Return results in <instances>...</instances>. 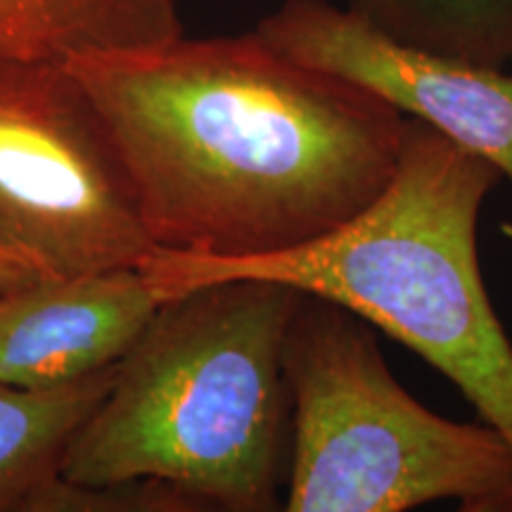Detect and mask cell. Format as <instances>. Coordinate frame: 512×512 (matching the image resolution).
<instances>
[{
    "instance_id": "obj_3",
    "label": "cell",
    "mask_w": 512,
    "mask_h": 512,
    "mask_svg": "<svg viewBox=\"0 0 512 512\" xmlns=\"http://www.w3.org/2000/svg\"><path fill=\"white\" fill-rule=\"evenodd\" d=\"M299 299L249 278L164 299L69 439L60 477L155 479L204 510L283 508L292 437L283 342Z\"/></svg>"
},
{
    "instance_id": "obj_5",
    "label": "cell",
    "mask_w": 512,
    "mask_h": 512,
    "mask_svg": "<svg viewBox=\"0 0 512 512\" xmlns=\"http://www.w3.org/2000/svg\"><path fill=\"white\" fill-rule=\"evenodd\" d=\"M155 252L110 131L67 64H0V254L76 278Z\"/></svg>"
},
{
    "instance_id": "obj_4",
    "label": "cell",
    "mask_w": 512,
    "mask_h": 512,
    "mask_svg": "<svg viewBox=\"0 0 512 512\" xmlns=\"http://www.w3.org/2000/svg\"><path fill=\"white\" fill-rule=\"evenodd\" d=\"M287 512H406L456 501L512 512V446L486 422L441 418L396 382L366 318L304 294L287 325Z\"/></svg>"
},
{
    "instance_id": "obj_8",
    "label": "cell",
    "mask_w": 512,
    "mask_h": 512,
    "mask_svg": "<svg viewBox=\"0 0 512 512\" xmlns=\"http://www.w3.org/2000/svg\"><path fill=\"white\" fill-rule=\"evenodd\" d=\"M178 36V0H0V64L67 62Z\"/></svg>"
},
{
    "instance_id": "obj_10",
    "label": "cell",
    "mask_w": 512,
    "mask_h": 512,
    "mask_svg": "<svg viewBox=\"0 0 512 512\" xmlns=\"http://www.w3.org/2000/svg\"><path fill=\"white\" fill-rule=\"evenodd\" d=\"M408 46L486 67L512 62V0H347Z\"/></svg>"
},
{
    "instance_id": "obj_6",
    "label": "cell",
    "mask_w": 512,
    "mask_h": 512,
    "mask_svg": "<svg viewBox=\"0 0 512 512\" xmlns=\"http://www.w3.org/2000/svg\"><path fill=\"white\" fill-rule=\"evenodd\" d=\"M273 48L368 88L498 166L512 185V74L384 34L347 5L285 0L256 27Z\"/></svg>"
},
{
    "instance_id": "obj_9",
    "label": "cell",
    "mask_w": 512,
    "mask_h": 512,
    "mask_svg": "<svg viewBox=\"0 0 512 512\" xmlns=\"http://www.w3.org/2000/svg\"><path fill=\"white\" fill-rule=\"evenodd\" d=\"M114 368L55 389L0 382V512H34L36 498L60 477L69 439L105 399Z\"/></svg>"
},
{
    "instance_id": "obj_13",
    "label": "cell",
    "mask_w": 512,
    "mask_h": 512,
    "mask_svg": "<svg viewBox=\"0 0 512 512\" xmlns=\"http://www.w3.org/2000/svg\"><path fill=\"white\" fill-rule=\"evenodd\" d=\"M0 294H3V292H0Z\"/></svg>"
},
{
    "instance_id": "obj_2",
    "label": "cell",
    "mask_w": 512,
    "mask_h": 512,
    "mask_svg": "<svg viewBox=\"0 0 512 512\" xmlns=\"http://www.w3.org/2000/svg\"><path fill=\"white\" fill-rule=\"evenodd\" d=\"M501 178L489 159L406 117L394 178L332 233L245 259L157 249L138 268L162 302L249 278L347 306L444 373L512 446V342L477 254L479 211Z\"/></svg>"
},
{
    "instance_id": "obj_7",
    "label": "cell",
    "mask_w": 512,
    "mask_h": 512,
    "mask_svg": "<svg viewBox=\"0 0 512 512\" xmlns=\"http://www.w3.org/2000/svg\"><path fill=\"white\" fill-rule=\"evenodd\" d=\"M162 304L140 268L38 278L0 294V382L55 389L119 366Z\"/></svg>"
},
{
    "instance_id": "obj_1",
    "label": "cell",
    "mask_w": 512,
    "mask_h": 512,
    "mask_svg": "<svg viewBox=\"0 0 512 512\" xmlns=\"http://www.w3.org/2000/svg\"><path fill=\"white\" fill-rule=\"evenodd\" d=\"M105 121L157 249L245 259L332 233L394 178L406 117L256 31L64 62Z\"/></svg>"
},
{
    "instance_id": "obj_12",
    "label": "cell",
    "mask_w": 512,
    "mask_h": 512,
    "mask_svg": "<svg viewBox=\"0 0 512 512\" xmlns=\"http://www.w3.org/2000/svg\"><path fill=\"white\" fill-rule=\"evenodd\" d=\"M503 230H505V235H508V238L512 240V226L508 223V226H503Z\"/></svg>"
},
{
    "instance_id": "obj_11",
    "label": "cell",
    "mask_w": 512,
    "mask_h": 512,
    "mask_svg": "<svg viewBox=\"0 0 512 512\" xmlns=\"http://www.w3.org/2000/svg\"><path fill=\"white\" fill-rule=\"evenodd\" d=\"M38 278H43V275L36 268L19 259H12L8 254H0V292L17 290V287L34 283Z\"/></svg>"
}]
</instances>
